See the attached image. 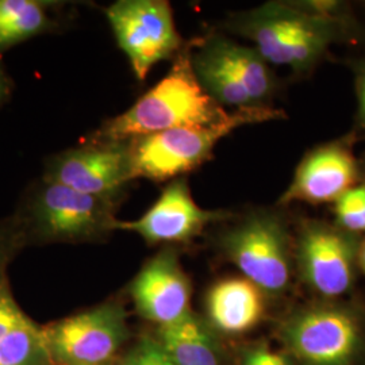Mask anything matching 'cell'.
<instances>
[{
  "instance_id": "6da1fadb",
  "label": "cell",
  "mask_w": 365,
  "mask_h": 365,
  "mask_svg": "<svg viewBox=\"0 0 365 365\" xmlns=\"http://www.w3.org/2000/svg\"><path fill=\"white\" fill-rule=\"evenodd\" d=\"M230 29L253 41L255 49L268 64L304 72L333 43L345 37L348 24L336 4L299 6L272 1L237 15Z\"/></svg>"
},
{
  "instance_id": "7a4b0ae2",
  "label": "cell",
  "mask_w": 365,
  "mask_h": 365,
  "mask_svg": "<svg viewBox=\"0 0 365 365\" xmlns=\"http://www.w3.org/2000/svg\"><path fill=\"white\" fill-rule=\"evenodd\" d=\"M227 115L229 113L200 86L187 49L176 56L165 78L128 111L106 122L98 140L126 143L176 128L212 125Z\"/></svg>"
},
{
  "instance_id": "3957f363",
  "label": "cell",
  "mask_w": 365,
  "mask_h": 365,
  "mask_svg": "<svg viewBox=\"0 0 365 365\" xmlns=\"http://www.w3.org/2000/svg\"><path fill=\"white\" fill-rule=\"evenodd\" d=\"M280 118H284V111L274 107L244 108L212 125L176 128L126 141L133 179L165 182L182 176L206 163L215 145L235 129Z\"/></svg>"
},
{
  "instance_id": "277c9868",
  "label": "cell",
  "mask_w": 365,
  "mask_h": 365,
  "mask_svg": "<svg viewBox=\"0 0 365 365\" xmlns=\"http://www.w3.org/2000/svg\"><path fill=\"white\" fill-rule=\"evenodd\" d=\"M283 341L302 365H365V309L324 299L291 315Z\"/></svg>"
},
{
  "instance_id": "5b68a950",
  "label": "cell",
  "mask_w": 365,
  "mask_h": 365,
  "mask_svg": "<svg viewBox=\"0 0 365 365\" xmlns=\"http://www.w3.org/2000/svg\"><path fill=\"white\" fill-rule=\"evenodd\" d=\"M114 209L115 199L42 180L27 202L21 225L43 240H88L114 230Z\"/></svg>"
},
{
  "instance_id": "8992f818",
  "label": "cell",
  "mask_w": 365,
  "mask_h": 365,
  "mask_svg": "<svg viewBox=\"0 0 365 365\" xmlns=\"http://www.w3.org/2000/svg\"><path fill=\"white\" fill-rule=\"evenodd\" d=\"M222 248L245 279L264 294H282L291 279V241L284 221L271 211H256L229 229Z\"/></svg>"
},
{
  "instance_id": "52a82bcc",
  "label": "cell",
  "mask_w": 365,
  "mask_h": 365,
  "mask_svg": "<svg viewBox=\"0 0 365 365\" xmlns=\"http://www.w3.org/2000/svg\"><path fill=\"white\" fill-rule=\"evenodd\" d=\"M106 14L137 78L145 80L160 61L182 52V39L168 1L119 0Z\"/></svg>"
},
{
  "instance_id": "ba28073f",
  "label": "cell",
  "mask_w": 365,
  "mask_h": 365,
  "mask_svg": "<svg viewBox=\"0 0 365 365\" xmlns=\"http://www.w3.org/2000/svg\"><path fill=\"white\" fill-rule=\"evenodd\" d=\"M361 237L336 223L304 221L300 227L297 259L306 284L322 299H341L354 287Z\"/></svg>"
},
{
  "instance_id": "9c48e42d",
  "label": "cell",
  "mask_w": 365,
  "mask_h": 365,
  "mask_svg": "<svg viewBox=\"0 0 365 365\" xmlns=\"http://www.w3.org/2000/svg\"><path fill=\"white\" fill-rule=\"evenodd\" d=\"M41 330L53 363L58 365H107L128 339L126 315L117 303H106Z\"/></svg>"
},
{
  "instance_id": "30bf717a",
  "label": "cell",
  "mask_w": 365,
  "mask_h": 365,
  "mask_svg": "<svg viewBox=\"0 0 365 365\" xmlns=\"http://www.w3.org/2000/svg\"><path fill=\"white\" fill-rule=\"evenodd\" d=\"M43 180L58 182L78 192L115 199L133 180L128 143L86 145L53 157Z\"/></svg>"
},
{
  "instance_id": "8fae6325",
  "label": "cell",
  "mask_w": 365,
  "mask_h": 365,
  "mask_svg": "<svg viewBox=\"0 0 365 365\" xmlns=\"http://www.w3.org/2000/svg\"><path fill=\"white\" fill-rule=\"evenodd\" d=\"M353 153V137H345L313 149L302 160L280 205L337 202L364 178Z\"/></svg>"
},
{
  "instance_id": "7c38bea8",
  "label": "cell",
  "mask_w": 365,
  "mask_h": 365,
  "mask_svg": "<svg viewBox=\"0 0 365 365\" xmlns=\"http://www.w3.org/2000/svg\"><path fill=\"white\" fill-rule=\"evenodd\" d=\"M230 217L227 211L199 207L188 184L180 178L164 188L156 203L140 220L118 221L114 230L134 232L149 244L185 242L200 235L210 223Z\"/></svg>"
},
{
  "instance_id": "4fadbf2b",
  "label": "cell",
  "mask_w": 365,
  "mask_h": 365,
  "mask_svg": "<svg viewBox=\"0 0 365 365\" xmlns=\"http://www.w3.org/2000/svg\"><path fill=\"white\" fill-rule=\"evenodd\" d=\"M130 295L138 314L158 327L192 313L191 284L172 249L161 250L145 264L131 283Z\"/></svg>"
},
{
  "instance_id": "5bb4252c",
  "label": "cell",
  "mask_w": 365,
  "mask_h": 365,
  "mask_svg": "<svg viewBox=\"0 0 365 365\" xmlns=\"http://www.w3.org/2000/svg\"><path fill=\"white\" fill-rule=\"evenodd\" d=\"M264 312V292L245 277L223 279L207 294L210 321L226 334L252 330L260 322Z\"/></svg>"
},
{
  "instance_id": "9a60e30c",
  "label": "cell",
  "mask_w": 365,
  "mask_h": 365,
  "mask_svg": "<svg viewBox=\"0 0 365 365\" xmlns=\"http://www.w3.org/2000/svg\"><path fill=\"white\" fill-rule=\"evenodd\" d=\"M205 45L214 53L229 73L248 92L253 105L260 108L272 107L277 81L269 64L256 49L238 45L221 36H212Z\"/></svg>"
},
{
  "instance_id": "2e32d148",
  "label": "cell",
  "mask_w": 365,
  "mask_h": 365,
  "mask_svg": "<svg viewBox=\"0 0 365 365\" xmlns=\"http://www.w3.org/2000/svg\"><path fill=\"white\" fill-rule=\"evenodd\" d=\"M157 336L175 365H221L217 341L207 324L194 313L158 327Z\"/></svg>"
},
{
  "instance_id": "e0dca14e",
  "label": "cell",
  "mask_w": 365,
  "mask_h": 365,
  "mask_svg": "<svg viewBox=\"0 0 365 365\" xmlns=\"http://www.w3.org/2000/svg\"><path fill=\"white\" fill-rule=\"evenodd\" d=\"M51 27L46 4L36 0H0V52Z\"/></svg>"
},
{
  "instance_id": "ac0fdd59",
  "label": "cell",
  "mask_w": 365,
  "mask_h": 365,
  "mask_svg": "<svg viewBox=\"0 0 365 365\" xmlns=\"http://www.w3.org/2000/svg\"><path fill=\"white\" fill-rule=\"evenodd\" d=\"M52 364L42 330L33 321L0 339V365Z\"/></svg>"
},
{
  "instance_id": "d6986e66",
  "label": "cell",
  "mask_w": 365,
  "mask_h": 365,
  "mask_svg": "<svg viewBox=\"0 0 365 365\" xmlns=\"http://www.w3.org/2000/svg\"><path fill=\"white\" fill-rule=\"evenodd\" d=\"M336 225L354 235H365L364 178L334 202Z\"/></svg>"
},
{
  "instance_id": "ffe728a7",
  "label": "cell",
  "mask_w": 365,
  "mask_h": 365,
  "mask_svg": "<svg viewBox=\"0 0 365 365\" xmlns=\"http://www.w3.org/2000/svg\"><path fill=\"white\" fill-rule=\"evenodd\" d=\"M30 321L14 300L9 284L4 283L0 287V339Z\"/></svg>"
},
{
  "instance_id": "44dd1931",
  "label": "cell",
  "mask_w": 365,
  "mask_h": 365,
  "mask_svg": "<svg viewBox=\"0 0 365 365\" xmlns=\"http://www.w3.org/2000/svg\"><path fill=\"white\" fill-rule=\"evenodd\" d=\"M120 365H175L157 339H145L131 349Z\"/></svg>"
},
{
  "instance_id": "7402d4cb",
  "label": "cell",
  "mask_w": 365,
  "mask_h": 365,
  "mask_svg": "<svg viewBox=\"0 0 365 365\" xmlns=\"http://www.w3.org/2000/svg\"><path fill=\"white\" fill-rule=\"evenodd\" d=\"M22 235L24 230H21V222L0 225V287L7 283L6 267Z\"/></svg>"
},
{
  "instance_id": "603a6c76",
  "label": "cell",
  "mask_w": 365,
  "mask_h": 365,
  "mask_svg": "<svg viewBox=\"0 0 365 365\" xmlns=\"http://www.w3.org/2000/svg\"><path fill=\"white\" fill-rule=\"evenodd\" d=\"M356 95H357V126L365 135V58L356 66Z\"/></svg>"
},
{
  "instance_id": "cb8c5ba5",
  "label": "cell",
  "mask_w": 365,
  "mask_h": 365,
  "mask_svg": "<svg viewBox=\"0 0 365 365\" xmlns=\"http://www.w3.org/2000/svg\"><path fill=\"white\" fill-rule=\"evenodd\" d=\"M245 365H288L286 359L282 354L271 352L268 349L259 348L252 351L247 357Z\"/></svg>"
},
{
  "instance_id": "d4e9b609",
  "label": "cell",
  "mask_w": 365,
  "mask_h": 365,
  "mask_svg": "<svg viewBox=\"0 0 365 365\" xmlns=\"http://www.w3.org/2000/svg\"><path fill=\"white\" fill-rule=\"evenodd\" d=\"M359 271L365 276V235L361 238L359 247Z\"/></svg>"
},
{
  "instance_id": "484cf974",
  "label": "cell",
  "mask_w": 365,
  "mask_h": 365,
  "mask_svg": "<svg viewBox=\"0 0 365 365\" xmlns=\"http://www.w3.org/2000/svg\"><path fill=\"white\" fill-rule=\"evenodd\" d=\"M7 92H9V80L6 78L3 71L0 69V102L4 99Z\"/></svg>"
}]
</instances>
